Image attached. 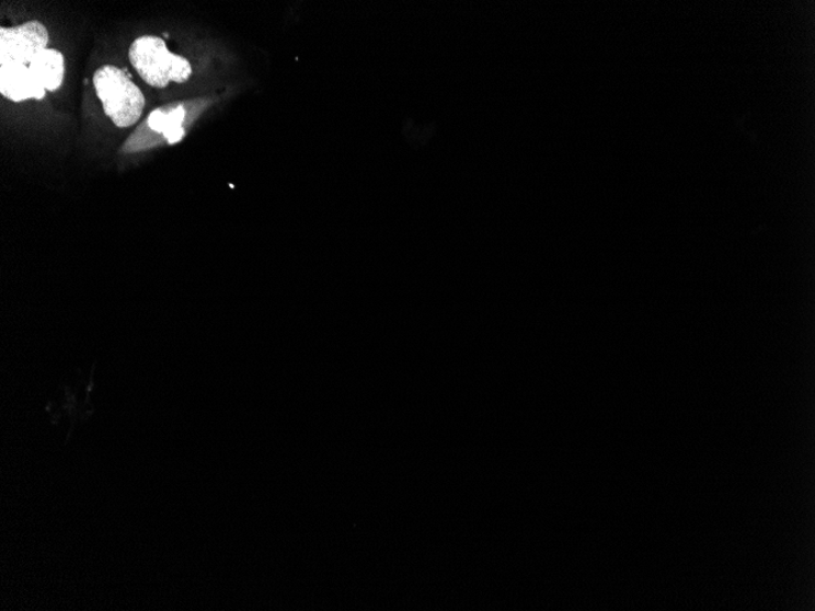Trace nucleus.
<instances>
[{"instance_id":"nucleus-3","label":"nucleus","mask_w":815,"mask_h":611,"mask_svg":"<svg viewBox=\"0 0 815 611\" xmlns=\"http://www.w3.org/2000/svg\"><path fill=\"white\" fill-rule=\"evenodd\" d=\"M48 30L39 21H28L15 27L0 30V64L30 66L41 51L47 49Z\"/></svg>"},{"instance_id":"nucleus-4","label":"nucleus","mask_w":815,"mask_h":611,"mask_svg":"<svg viewBox=\"0 0 815 611\" xmlns=\"http://www.w3.org/2000/svg\"><path fill=\"white\" fill-rule=\"evenodd\" d=\"M46 92L27 66L9 64L0 67V93L5 99L13 102L42 100Z\"/></svg>"},{"instance_id":"nucleus-1","label":"nucleus","mask_w":815,"mask_h":611,"mask_svg":"<svg viewBox=\"0 0 815 611\" xmlns=\"http://www.w3.org/2000/svg\"><path fill=\"white\" fill-rule=\"evenodd\" d=\"M93 85L105 115L115 126L127 128L141 119L145 95L124 70L104 66L94 72Z\"/></svg>"},{"instance_id":"nucleus-5","label":"nucleus","mask_w":815,"mask_h":611,"mask_svg":"<svg viewBox=\"0 0 815 611\" xmlns=\"http://www.w3.org/2000/svg\"><path fill=\"white\" fill-rule=\"evenodd\" d=\"M186 106L181 103L169 104L149 114L147 125L150 130L163 135L169 145L182 141L186 135Z\"/></svg>"},{"instance_id":"nucleus-6","label":"nucleus","mask_w":815,"mask_h":611,"mask_svg":"<svg viewBox=\"0 0 815 611\" xmlns=\"http://www.w3.org/2000/svg\"><path fill=\"white\" fill-rule=\"evenodd\" d=\"M28 68L42 88L53 92L57 91L62 83L66 61L59 50L47 48L31 61Z\"/></svg>"},{"instance_id":"nucleus-2","label":"nucleus","mask_w":815,"mask_h":611,"mask_svg":"<svg viewBox=\"0 0 815 611\" xmlns=\"http://www.w3.org/2000/svg\"><path fill=\"white\" fill-rule=\"evenodd\" d=\"M128 58L139 77L156 89H165L170 82L184 83L192 74L190 61L171 53L165 41L157 36L135 39Z\"/></svg>"}]
</instances>
